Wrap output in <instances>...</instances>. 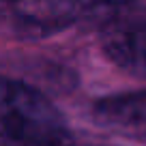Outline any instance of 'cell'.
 Segmentation results:
<instances>
[{
	"label": "cell",
	"mask_w": 146,
	"mask_h": 146,
	"mask_svg": "<svg viewBox=\"0 0 146 146\" xmlns=\"http://www.w3.org/2000/svg\"><path fill=\"white\" fill-rule=\"evenodd\" d=\"M125 5L127 0H7L0 11V30L13 39H43L90 13Z\"/></svg>",
	"instance_id": "cell-2"
},
{
	"label": "cell",
	"mask_w": 146,
	"mask_h": 146,
	"mask_svg": "<svg viewBox=\"0 0 146 146\" xmlns=\"http://www.w3.org/2000/svg\"><path fill=\"white\" fill-rule=\"evenodd\" d=\"M133 2H146V0H127V5H133Z\"/></svg>",
	"instance_id": "cell-6"
},
{
	"label": "cell",
	"mask_w": 146,
	"mask_h": 146,
	"mask_svg": "<svg viewBox=\"0 0 146 146\" xmlns=\"http://www.w3.org/2000/svg\"><path fill=\"white\" fill-rule=\"evenodd\" d=\"M92 114L103 127L120 135L146 140V90L101 97L92 105Z\"/></svg>",
	"instance_id": "cell-3"
},
{
	"label": "cell",
	"mask_w": 146,
	"mask_h": 146,
	"mask_svg": "<svg viewBox=\"0 0 146 146\" xmlns=\"http://www.w3.org/2000/svg\"><path fill=\"white\" fill-rule=\"evenodd\" d=\"M101 47L116 67L146 80V22L110 26L101 35Z\"/></svg>",
	"instance_id": "cell-4"
},
{
	"label": "cell",
	"mask_w": 146,
	"mask_h": 146,
	"mask_svg": "<svg viewBox=\"0 0 146 146\" xmlns=\"http://www.w3.org/2000/svg\"><path fill=\"white\" fill-rule=\"evenodd\" d=\"M0 146H47V144H36V142H19V140H0Z\"/></svg>",
	"instance_id": "cell-5"
},
{
	"label": "cell",
	"mask_w": 146,
	"mask_h": 146,
	"mask_svg": "<svg viewBox=\"0 0 146 146\" xmlns=\"http://www.w3.org/2000/svg\"><path fill=\"white\" fill-rule=\"evenodd\" d=\"M0 140L69 146L71 129L43 92L0 75Z\"/></svg>",
	"instance_id": "cell-1"
}]
</instances>
